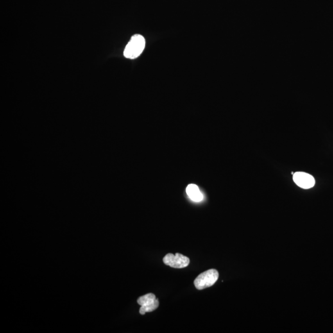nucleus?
Here are the masks:
<instances>
[{
	"mask_svg": "<svg viewBox=\"0 0 333 333\" xmlns=\"http://www.w3.org/2000/svg\"><path fill=\"white\" fill-rule=\"evenodd\" d=\"M163 262L166 266L172 268L183 269L189 266L190 260L189 257L181 254L176 253L175 255H174L173 254L169 253L165 256Z\"/></svg>",
	"mask_w": 333,
	"mask_h": 333,
	"instance_id": "obj_3",
	"label": "nucleus"
},
{
	"mask_svg": "<svg viewBox=\"0 0 333 333\" xmlns=\"http://www.w3.org/2000/svg\"><path fill=\"white\" fill-rule=\"evenodd\" d=\"M188 196L194 202H200L203 200V196L199 190L198 186L194 184H190L188 186L186 190Z\"/></svg>",
	"mask_w": 333,
	"mask_h": 333,
	"instance_id": "obj_5",
	"label": "nucleus"
},
{
	"mask_svg": "<svg viewBox=\"0 0 333 333\" xmlns=\"http://www.w3.org/2000/svg\"><path fill=\"white\" fill-rule=\"evenodd\" d=\"M293 180L297 185L303 189H311L316 184L313 176L305 172H296L293 175Z\"/></svg>",
	"mask_w": 333,
	"mask_h": 333,
	"instance_id": "obj_4",
	"label": "nucleus"
},
{
	"mask_svg": "<svg viewBox=\"0 0 333 333\" xmlns=\"http://www.w3.org/2000/svg\"><path fill=\"white\" fill-rule=\"evenodd\" d=\"M145 47V40L143 36L135 35L131 38L130 42L127 45L124 52L125 57L128 59H135L143 51Z\"/></svg>",
	"mask_w": 333,
	"mask_h": 333,
	"instance_id": "obj_1",
	"label": "nucleus"
},
{
	"mask_svg": "<svg viewBox=\"0 0 333 333\" xmlns=\"http://www.w3.org/2000/svg\"><path fill=\"white\" fill-rule=\"evenodd\" d=\"M219 274L215 269L204 271L194 280V284L196 288L202 290L213 286L218 280Z\"/></svg>",
	"mask_w": 333,
	"mask_h": 333,
	"instance_id": "obj_2",
	"label": "nucleus"
},
{
	"mask_svg": "<svg viewBox=\"0 0 333 333\" xmlns=\"http://www.w3.org/2000/svg\"><path fill=\"white\" fill-rule=\"evenodd\" d=\"M159 305V302L158 299H156L155 302L152 303V304L146 305V306H141L140 309V314L143 316V315L148 313V312L155 311V310L158 309Z\"/></svg>",
	"mask_w": 333,
	"mask_h": 333,
	"instance_id": "obj_7",
	"label": "nucleus"
},
{
	"mask_svg": "<svg viewBox=\"0 0 333 333\" xmlns=\"http://www.w3.org/2000/svg\"><path fill=\"white\" fill-rule=\"evenodd\" d=\"M156 300V297L155 294L149 293L146 295L140 297L138 299L137 302L141 306H146V305H151L155 302Z\"/></svg>",
	"mask_w": 333,
	"mask_h": 333,
	"instance_id": "obj_6",
	"label": "nucleus"
}]
</instances>
